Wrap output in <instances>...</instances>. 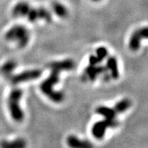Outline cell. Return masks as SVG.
I'll use <instances>...</instances> for the list:
<instances>
[{"label": "cell", "instance_id": "obj_6", "mask_svg": "<svg viewBox=\"0 0 148 148\" xmlns=\"http://www.w3.org/2000/svg\"><path fill=\"white\" fill-rule=\"evenodd\" d=\"M41 75V71L40 69H30L22 71L21 73L16 75H11L8 80L13 84H17L20 83L28 82L34 81L38 78Z\"/></svg>", "mask_w": 148, "mask_h": 148}, {"label": "cell", "instance_id": "obj_13", "mask_svg": "<svg viewBox=\"0 0 148 148\" xmlns=\"http://www.w3.org/2000/svg\"><path fill=\"white\" fill-rule=\"evenodd\" d=\"M92 1H94V2H97V1H99V0H92Z\"/></svg>", "mask_w": 148, "mask_h": 148}, {"label": "cell", "instance_id": "obj_1", "mask_svg": "<svg viewBox=\"0 0 148 148\" xmlns=\"http://www.w3.org/2000/svg\"><path fill=\"white\" fill-rule=\"evenodd\" d=\"M132 102L129 99H123L116 104L114 108L100 106L96 108V113L104 117L103 120L94 124L92 129V133L97 139L104 138L106 130L108 128H116L119 125L117 115L127 111L131 107Z\"/></svg>", "mask_w": 148, "mask_h": 148}, {"label": "cell", "instance_id": "obj_8", "mask_svg": "<svg viewBox=\"0 0 148 148\" xmlns=\"http://www.w3.org/2000/svg\"><path fill=\"white\" fill-rule=\"evenodd\" d=\"M67 144L71 148H94L93 145L90 141L78 138L75 135L68 137Z\"/></svg>", "mask_w": 148, "mask_h": 148}, {"label": "cell", "instance_id": "obj_2", "mask_svg": "<svg viewBox=\"0 0 148 148\" xmlns=\"http://www.w3.org/2000/svg\"><path fill=\"white\" fill-rule=\"evenodd\" d=\"M75 67V62L71 60L56 61L49 64L51 75L41 83L40 89L41 92L53 102L60 103L64 100V93L62 91L54 90V86L60 81V75L63 71H70Z\"/></svg>", "mask_w": 148, "mask_h": 148}, {"label": "cell", "instance_id": "obj_4", "mask_svg": "<svg viewBox=\"0 0 148 148\" xmlns=\"http://www.w3.org/2000/svg\"><path fill=\"white\" fill-rule=\"evenodd\" d=\"M22 96V90L20 88H15L11 90L8 97V108L11 117L16 122H22L24 118V114L20 105Z\"/></svg>", "mask_w": 148, "mask_h": 148}, {"label": "cell", "instance_id": "obj_5", "mask_svg": "<svg viewBox=\"0 0 148 148\" xmlns=\"http://www.w3.org/2000/svg\"><path fill=\"white\" fill-rule=\"evenodd\" d=\"M5 37L7 41L15 42L19 47L23 48L29 43L30 33L25 26L15 25L6 32Z\"/></svg>", "mask_w": 148, "mask_h": 148}, {"label": "cell", "instance_id": "obj_9", "mask_svg": "<svg viewBox=\"0 0 148 148\" xmlns=\"http://www.w3.org/2000/svg\"><path fill=\"white\" fill-rule=\"evenodd\" d=\"M106 67L108 69L109 74L111 75V79L116 80L119 77V69H118V62L117 60L114 56H109V58L107 60Z\"/></svg>", "mask_w": 148, "mask_h": 148}, {"label": "cell", "instance_id": "obj_11", "mask_svg": "<svg viewBox=\"0 0 148 148\" xmlns=\"http://www.w3.org/2000/svg\"><path fill=\"white\" fill-rule=\"evenodd\" d=\"M27 143L22 138H16L14 141H2L0 143V148H26Z\"/></svg>", "mask_w": 148, "mask_h": 148}, {"label": "cell", "instance_id": "obj_7", "mask_svg": "<svg viewBox=\"0 0 148 148\" xmlns=\"http://www.w3.org/2000/svg\"><path fill=\"white\" fill-rule=\"evenodd\" d=\"M148 39V26L138 29L132 34L129 41V47L132 51H138L141 47V41Z\"/></svg>", "mask_w": 148, "mask_h": 148}, {"label": "cell", "instance_id": "obj_3", "mask_svg": "<svg viewBox=\"0 0 148 148\" xmlns=\"http://www.w3.org/2000/svg\"><path fill=\"white\" fill-rule=\"evenodd\" d=\"M14 17H25L29 22L45 21L50 23L52 20L51 14L44 8H33L27 2H21L16 5L12 10Z\"/></svg>", "mask_w": 148, "mask_h": 148}, {"label": "cell", "instance_id": "obj_12", "mask_svg": "<svg viewBox=\"0 0 148 148\" xmlns=\"http://www.w3.org/2000/svg\"><path fill=\"white\" fill-rule=\"evenodd\" d=\"M53 11L57 16L60 17H66L68 15V9L62 4L60 2H54L52 5Z\"/></svg>", "mask_w": 148, "mask_h": 148}, {"label": "cell", "instance_id": "obj_10", "mask_svg": "<svg viewBox=\"0 0 148 148\" xmlns=\"http://www.w3.org/2000/svg\"><path fill=\"white\" fill-rule=\"evenodd\" d=\"M17 63L14 60H8L5 62L0 68V73L5 78H8L11 75H13L14 71L17 68Z\"/></svg>", "mask_w": 148, "mask_h": 148}]
</instances>
